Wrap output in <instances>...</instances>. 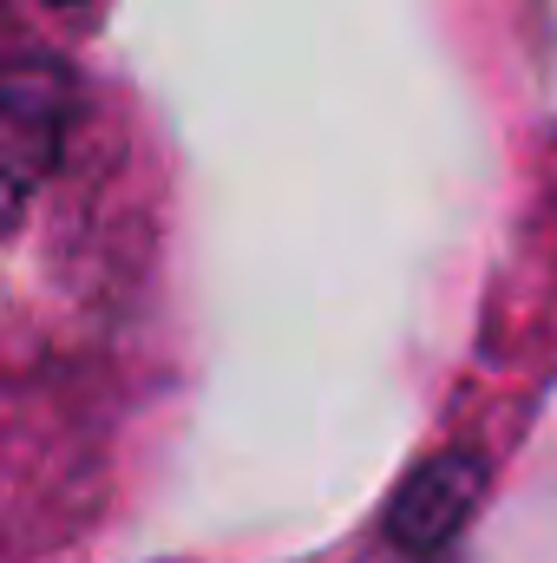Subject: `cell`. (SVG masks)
Segmentation results:
<instances>
[{"instance_id": "6da1fadb", "label": "cell", "mask_w": 557, "mask_h": 563, "mask_svg": "<svg viewBox=\"0 0 557 563\" xmlns=\"http://www.w3.org/2000/svg\"><path fill=\"white\" fill-rule=\"evenodd\" d=\"M472 498H479V465H472L466 452H446V459H433L414 485L401 492V505H394L387 525H394V538H401L407 551H439V544L466 525Z\"/></svg>"}, {"instance_id": "7a4b0ae2", "label": "cell", "mask_w": 557, "mask_h": 563, "mask_svg": "<svg viewBox=\"0 0 557 563\" xmlns=\"http://www.w3.org/2000/svg\"><path fill=\"white\" fill-rule=\"evenodd\" d=\"M46 7H86V0H46Z\"/></svg>"}]
</instances>
